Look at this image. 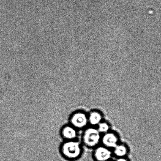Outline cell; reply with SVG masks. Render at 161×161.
<instances>
[{"label":"cell","mask_w":161,"mask_h":161,"mask_svg":"<svg viewBox=\"0 0 161 161\" xmlns=\"http://www.w3.org/2000/svg\"><path fill=\"white\" fill-rule=\"evenodd\" d=\"M98 125V129L97 130L100 133V132L107 133L110 128L108 124L106 122H101Z\"/></svg>","instance_id":"9c48e42d"},{"label":"cell","mask_w":161,"mask_h":161,"mask_svg":"<svg viewBox=\"0 0 161 161\" xmlns=\"http://www.w3.org/2000/svg\"><path fill=\"white\" fill-rule=\"evenodd\" d=\"M88 118L86 115L83 113H78L72 117L71 123L73 125L78 128H82L87 124Z\"/></svg>","instance_id":"3957f363"},{"label":"cell","mask_w":161,"mask_h":161,"mask_svg":"<svg viewBox=\"0 0 161 161\" xmlns=\"http://www.w3.org/2000/svg\"><path fill=\"white\" fill-rule=\"evenodd\" d=\"M117 161H127V160H125V159L124 158H120L119 159H118Z\"/></svg>","instance_id":"30bf717a"},{"label":"cell","mask_w":161,"mask_h":161,"mask_svg":"<svg viewBox=\"0 0 161 161\" xmlns=\"http://www.w3.org/2000/svg\"><path fill=\"white\" fill-rule=\"evenodd\" d=\"M100 132L94 128L87 129L84 134L83 140L86 146L93 147L98 144L100 140Z\"/></svg>","instance_id":"6da1fadb"},{"label":"cell","mask_w":161,"mask_h":161,"mask_svg":"<svg viewBox=\"0 0 161 161\" xmlns=\"http://www.w3.org/2000/svg\"><path fill=\"white\" fill-rule=\"evenodd\" d=\"M62 152L67 158H77L80 153V148L79 143L75 142H70L66 143L63 146Z\"/></svg>","instance_id":"7a4b0ae2"},{"label":"cell","mask_w":161,"mask_h":161,"mask_svg":"<svg viewBox=\"0 0 161 161\" xmlns=\"http://www.w3.org/2000/svg\"><path fill=\"white\" fill-rule=\"evenodd\" d=\"M118 139L114 134L107 132L102 138V142L106 147L114 148L118 145Z\"/></svg>","instance_id":"5b68a950"},{"label":"cell","mask_w":161,"mask_h":161,"mask_svg":"<svg viewBox=\"0 0 161 161\" xmlns=\"http://www.w3.org/2000/svg\"><path fill=\"white\" fill-rule=\"evenodd\" d=\"M114 148V154L118 157H124L127 154V148L124 145H117Z\"/></svg>","instance_id":"ba28073f"},{"label":"cell","mask_w":161,"mask_h":161,"mask_svg":"<svg viewBox=\"0 0 161 161\" xmlns=\"http://www.w3.org/2000/svg\"><path fill=\"white\" fill-rule=\"evenodd\" d=\"M62 133L64 138L68 139H73L77 136V132L75 129L69 126L64 128Z\"/></svg>","instance_id":"52a82bcc"},{"label":"cell","mask_w":161,"mask_h":161,"mask_svg":"<svg viewBox=\"0 0 161 161\" xmlns=\"http://www.w3.org/2000/svg\"><path fill=\"white\" fill-rule=\"evenodd\" d=\"M94 156L98 161H107L111 157L112 153L107 148L100 147L96 149Z\"/></svg>","instance_id":"277c9868"},{"label":"cell","mask_w":161,"mask_h":161,"mask_svg":"<svg viewBox=\"0 0 161 161\" xmlns=\"http://www.w3.org/2000/svg\"><path fill=\"white\" fill-rule=\"evenodd\" d=\"M88 119L90 124L94 125H97L101 122L102 116L99 112L92 111L90 113Z\"/></svg>","instance_id":"8992f818"}]
</instances>
